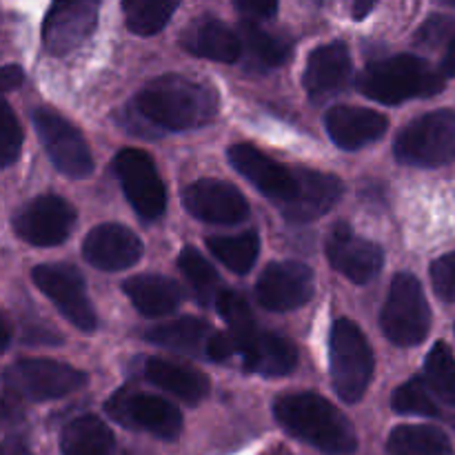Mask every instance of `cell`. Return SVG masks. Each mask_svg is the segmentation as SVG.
Returning <instances> with one entry per match:
<instances>
[{"label": "cell", "mask_w": 455, "mask_h": 455, "mask_svg": "<svg viewBox=\"0 0 455 455\" xmlns=\"http://www.w3.org/2000/svg\"><path fill=\"white\" fill-rule=\"evenodd\" d=\"M133 109L142 120L167 132H187L212 123L218 96L212 87L178 74H164L138 92Z\"/></svg>", "instance_id": "cell-1"}, {"label": "cell", "mask_w": 455, "mask_h": 455, "mask_svg": "<svg viewBox=\"0 0 455 455\" xmlns=\"http://www.w3.org/2000/svg\"><path fill=\"white\" fill-rule=\"evenodd\" d=\"M275 420L287 434L327 455H349L358 449V435L340 409L323 395L302 391L275 400Z\"/></svg>", "instance_id": "cell-2"}, {"label": "cell", "mask_w": 455, "mask_h": 455, "mask_svg": "<svg viewBox=\"0 0 455 455\" xmlns=\"http://www.w3.org/2000/svg\"><path fill=\"white\" fill-rule=\"evenodd\" d=\"M444 80L443 71L434 69L425 58L398 53L367 65L358 78V89L382 105H400L413 98L438 96Z\"/></svg>", "instance_id": "cell-3"}, {"label": "cell", "mask_w": 455, "mask_h": 455, "mask_svg": "<svg viewBox=\"0 0 455 455\" xmlns=\"http://www.w3.org/2000/svg\"><path fill=\"white\" fill-rule=\"evenodd\" d=\"M87 385V376L80 369L53 360H18L4 371L3 378V409L4 420H9L20 400L47 403L65 398Z\"/></svg>", "instance_id": "cell-4"}, {"label": "cell", "mask_w": 455, "mask_h": 455, "mask_svg": "<svg viewBox=\"0 0 455 455\" xmlns=\"http://www.w3.org/2000/svg\"><path fill=\"white\" fill-rule=\"evenodd\" d=\"M329 364L336 394L345 403H358L371 385L376 360L363 329L349 318L333 323L329 336Z\"/></svg>", "instance_id": "cell-5"}, {"label": "cell", "mask_w": 455, "mask_h": 455, "mask_svg": "<svg viewBox=\"0 0 455 455\" xmlns=\"http://www.w3.org/2000/svg\"><path fill=\"white\" fill-rule=\"evenodd\" d=\"M395 158L409 167L434 169L455 160V111L438 109L409 123L395 138Z\"/></svg>", "instance_id": "cell-6"}, {"label": "cell", "mask_w": 455, "mask_h": 455, "mask_svg": "<svg viewBox=\"0 0 455 455\" xmlns=\"http://www.w3.org/2000/svg\"><path fill=\"white\" fill-rule=\"evenodd\" d=\"M380 327L387 340L398 347H416L429 336L431 307L416 275H395L382 307Z\"/></svg>", "instance_id": "cell-7"}, {"label": "cell", "mask_w": 455, "mask_h": 455, "mask_svg": "<svg viewBox=\"0 0 455 455\" xmlns=\"http://www.w3.org/2000/svg\"><path fill=\"white\" fill-rule=\"evenodd\" d=\"M111 420L129 429L147 431L160 440H176L182 431V413L176 404L160 395L123 387L105 404Z\"/></svg>", "instance_id": "cell-8"}, {"label": "cell", "mask_w": 455, "mask_h": 455, "mask_svg": "<svg viewBox=\"0 0 455 455\" xmlns=\"http://www.w3.org/2000/svg\"><path fill=\"white\" fill-rule=\"evenodd\" d=\"M31 280L47 300L53 302L58 311L80 331H93L98 315L84 289V280L76 267L65 262L38 265L31 271Z\"/></svg>", "instance_id": "cell-9"}, {"label": "cell", "mask_w": 455, "mask_h": 455, "mask_svg": "<svg viewBox=\"0 0 455 455\" xmlns=\"http://www.w3.org/2000/svg\"><path fill=\"white\" fill-rule=\"evenodd\" d=\"M36 133L47 151L49 160L60 173L69 178H87L93 172V156L83 133L52 109H36L31 114Z\"/></svg>", "instance_id": "cell-10"}, {"label": "cell", "mask_w": 455, "mask_h": 455, "mask_svg": "<svg viewBox=\"0 0 455 455\" xmlns=\"http://www.w3.org/2000/svg\"><path fill=\"white\" fill-rule=\"evenodd\" d=\"M114 172L133 212L147 222L158 220L167 207V191L151 156L140 149H123L114 158Z\"/></svg>", "instance_id": "cell-11"}, {"label": "cell", "mask_w": 455, "mask_h": 455, "mask_svg": "<svg viewBox=\"0 0 455 455\" xmlns=\"http://www.w3.org/2000/svg\"><path fill=\"white\" fill-rule=\"evenodd\" d=\"M13 231L34 247H56L65 243L76 225V209L53 194L38 196L13 213Z\"/></svg>", "instance_id": "cell-12"}, {"label": "cell", "mask_w": 455, "mask_h": 455, "mask_svg": "<svg viewBox=\"0 0 455 455\" xmlns=\"http://www.w3.org/2000/svg\"><path fill=\"white\" fill-rule=\"evenodd\" d=\"M314 293V274L302 262H271L256 284V300L267 311H293L309 302Z\"/></svg>", "instance_id": "cell-13"}, {"label": "cell", "mask_w": 455, "mask_h": 455, "mask_svg": "<svg viewBox=\"0 0 455 455\" xmlns=\"http://www.w3.org/2000/svg\"><path fill=\"white\" fill-rule=\"evenodd\" d=\"M182 203L191 216L209 225H238L249 216V204L240 189L216 178H203L187 187Z\"/></svg>", "instance_id": "cell-14"}, {"label": "cell", "mask_w": 455, "mask_h": 455, "mask_svg": "<svg viewBox=\"0 0 455 455\" xmlns=\"http://www.w3.org/2000/svg\"><path fill=\"white\" fill-rule=\"evenodd\" d=\"M98 22V3L74 0L56 3L43 25V43L52 56H65L78 49L93 34Z\"/></svg>", "instance_id": "cell-15"}, {"label": "cell", "mask_w": 455, "mask_h": 455, "mask_svg": "<svg viewBox=\"0 0 455 455\" xmlns=\"http://www.w3.org/2000/svg\"><path fill=\"white\" fill-rule=\"evenodd\" d=\"M296 191L291 198L278 204L280 213L289 222H311L329 212L342 196V180L338 176L314 169H293Z\"/></svg>", "instance_id": "cell-16"}, {"label": "cell", "mask_w": 455, "mask_h": 455, "mask_svg": "<svg viewBox=\"0 0 455 455\" xmlns=\"http://www.w3.org/2000/svg\"><path fill=\"white\" fill-rule=\"evenodd\" d=\"M327 258L333 269L354 284L371 283L385 262L382 249L376 243L355 235L347 225L333 227L327 240Z\"/></svg>", "instance_id": "cell-17"}, {"label": "cell", "mask_w": 455, "mask_h": 455, "mask_svg": "<svg viewBox=\"0 0 455 455\" xmlns=\"http://www.w3.org/2000/svg\"><path fill=\"white\" fill-rule=\"evenodd\" d=\"M229 163L234 164L240 176L247 178L262 196L274 200L275 204L291 198L296 191V173L293 169L284 167L278 160L267 156L258 147L238 142L229 149Z\"/></svg>", "instance_id": "cell-18"}, {"label": "cell", "mask_w": 455, "mask_h": 455, "mask_svg": "<svg viewBox=\"0 0 455 455\" xmlns=\"http://www.w3.org/2000/svg\"><path fill=\"white\" fill-rule=\"evenodd\" d=\"M83 256L100 271H123L136 265L142 256V243L123 225H100L83 243Z\"/></svg>", "instance_id": "cell-19"}, {"label": "cell", "mask_w": 455, "mask_h": 455, "mask_svg": "<svg viewBox=\"0 0 455 455\" xmlns=\"http://www.w3.org/2000/svg\"><path fill=\"white\" fill-rule=\"evenodd\" d=\"M351 78V56L345 43H329L314 49L307 60L305 83L307 93L314 102H327L345 92Z\"/></svg>", "instance_id": "cell-20"}, {"label": "cell", "mask_w": 455, "mask_h": 455, "mask_svg": "<svg viewBox=\"0 0 455 455\" xmlns=\"http://www.w3.org/2000/svg\"><path fill=\"white\" fill-rule=\"evenodd\" d=\"M327 132L331 136L333 145L340 149L355 151L371 145L378 138L385 136L389 120L378 111L367 109V107H351L338 105L327 111Z\"/></svg>", "instance_id": "cell-21"}, {"label": "cell", "mask_w": 455, "mask_h": 455, "mask_svg": "<svg viewBox=\"0 0 455 455\" xmlns=\"http://www.w3.org/2000/svg\"><path fill=\"white\" fill-rule=\"evenodd\" d=\"M182 49L191 56L207 58L216 62H235L243 58V40L240 36L212 16H200L185 27L180 36Z\"/></svg>", "instance_id": "cell-22"}, {"label": "cell", "mask_w": 455, "mask_h": 455, "mask_svg": "<svg viewBox=\"0 0 455 455\" xmlns=\"http://www.w3.org/2000/svg\"><path fill=\"white\" fill-rule=\"evenodd\" d=\"M140 373L149 385L167 391L185 404L203 403L212 389V382L203 371L164 358H147Z\"/></svg>", "instance_id": "cell-23"}, {"label": "cell", "mask_w": 455, "mask_h": 455, "mask_svg": "<svg viewBox=\"0 0 455 455\" xmlns=\"http://www.w3.org/2000/svg\"><path fill=\"white\" fill-rule=\"evenodd\" d=\"M123 291L147 318H163V315L173 314L182 302L180 287L164 275H133L124 280Z\"/></svg>", "instance_id": "cell-24"}, {"label": "cell", "mask_w": 455, "mask_h": 455, "mask_svg": "<svg viewBox=\"0 0 455 455\" xmlns=\"http://www.w3.org/2000/svg\"><path fill=\"white\" fill-rule=\"evenodd\" d=\"M213 333L216 331L203 318L185 315V318H178L173 323L147 329L145 340L151 342V345L163 347V349L178 351V354L204 355L207 358V349Z\"/></svg>", "instance_id": "cell-25"}, {"label": "cell", "mask_w": 455, "mask_h": 455, "mask_svg": "<svg viewBox=\"0 0 455 455\" xmlns=\"http://www.w3.org/2000/svg\"><path fill=\"white\" fill-rule=\"evenodd\" d=\"M216 309L218 314H220V318L227 323V329H229V336L231 340H234L235 351H238V355L244 363V360L251 355V351L256 349L262 333L260 329H258L247 298L240 296L238 291H222L220 296H218Z\"/></svg>", "instance_id": "cell-26"}, {"label": "cell", "mask_w": 455, "mask_h": 455, "mask_svg": "<svg viewBox=\"0 0 455 455\" xmlns=\"http://www.w3.org/2000/svg\"><path fill=\"white\" fill-rule=\"evenodd\" d=\"M244 369L265 378H280L293 371L298 364V349L287 336L275 331H262L256 349L244 360Z\"/></svg>", "instance_id": "cell-27"}, {"label": "cell", "mask_w": 455, "mask_h": 455, "mask_svg": "<svg viewBox=\"0 0 455 455\" xmlns=\"http://www.w3.org/2000/svg\"><path fill=\"white\" fill-rule=\"evenodd\" d=\"M60 451L62 455H114L116 440L105 422L80 416L62 429Z\"/></svg>", "instance_id": "cell-28"}, {"label": "cell", "mask_w": 455, "mask_h": 455, "mask_svg": "<svg viewBox=\"0 0 455 455\" xmlns=\"http://www.w3.org/2000/svg\"><path fill=\"white\" fill-rule=\"evenodd\" d=\"M389 455H453L449 435L434 425H400L387 440Z\"/></svg>", "instance_id": "cell-29"}, {"label": "cell", "mask_w": 455, "mask_h": 455, "mask_svg": "<svg viewBox=\"0 0 455 455\" xmlns=\"http://www.w3.org/2000/svg\"><path fill=\"white\" fill-rule=\"evenodd\" d=\"M240 40H243V52L258 69H274L283 65L291 52V43L284 36L275 31L265 29L258 22L243 20L240 25Z\"/></svg>", "instance_id": "cell-30"}, {"label": "cell", "mask_w": 455, "mask_h": 455, "mask_svg": "<svg viewBox=\"0 0 455 455\" xmlns=\"http://www.w3.org/2000/svg\"><path fill=\"white\" fill-rule=\"evenodd\" d=\"M209 251L220 265L234 274L244 275L253 269L260 253V238L256 231H243L238 235H213L207 238Z\"/></svg>", "instance_id": "cell-31"}, {"label": "cell", "mask_w": 455, "mask_h": 455, "mask_svg": "<svg viewBox=\"0 0 455 455\" xmlns=\"http://www.w3.org/2000/svg\"><path fill=\"white\" fill-rule=\"evenodd\" d=\"M178 269L185 275V280L189 283L191 291H194L196 300L203 307H212L218 302L220 296V278H218V271L213 269L212 262L194 247H185L178 256Z\"/></svg>", "instance_id": "cell-32"}, {"label": "cell", "mask_w": 455, "mask_h": 455, "mask_svg": "<svg viewBox=\"0 0 455 455\" xmlns=\"http://www.w3.org/2000/svg\"><path fill=\"white\" fill-rule=\"evenodd\" d=\"M178 3H160V0H127L123 3L124 25L138 36H154L169 22Z\"/></svg>", "instance_id": "cell-33"}, {"label": "cell", "mask_w": 455, "mask_h": 455, "mask_svg": "<svg viewBox=\"0 0 455 455\" xmlns=\"http://www.w3.org/2000/svg\"><path fill=\"white\" fill-rule=\"evenodd\" d=\"M425 382L431 394L455 407V355L444 342H438L425 360Z\"/></svg>", "instance_id": "cell-34"}, {"label": "cell", "mask_w": 455, "mask_h": 455, "mask_svg": "<svg viewBox=\"0 0 455 455\" xmlns=\"http://www.w3.org/2000/svg\"><path fill=\"white\" fill-rule=\"evenodd\" d=\"M391 407L403 416H422V418H440L438 404H435L434 394L427 387L425 380H409L391 398Z\"/></svg>", "instance_id": "cell-35"}, {"label": "cell", "mask_w": 455, "mask_h": 455, "mask_svg": "<svg viewBox=\"0 0 455 455\" xmlns=\"http://www.w3.org/2000/svg\"><path fill=\"white\" fill-rule=\"evenodd\" d=\"M22 149V127L7 102L0 105V160L9 167L18 160Z\"/></svg>", "instance_id": "cell-36"}, {"label": "cell", "mask_w": 455, "mask_h": 455, "mask_svg": "<svg viewBox=\"0 0 455 455\" xmlns=\"http://www.w3.org/2000/svg\"><path fill=\"white\" fill-rule=\"evenodd\" d=\"M453 29H455L453 18L440 16L438 13V16H431L429 20L420 27V31H418V36H416V43L420 44V47H427V49L440 47V44H444V43L451 44V40L455 38Z\"/></svg>", "instance_id": "cell-37"}, {"label": "cell", "mask_w": 455, "mask_h": 455, "mask_svg": "<svg viewBox=\"0 0 455 455\" xmlns=\"http://www.w3.org/2000/svg\"><path fill=\"white\" fill-rule=\"evenodd\" d=\"M431 283L443 300L455 302V251L438 258L431 267Z\"/></svg>", "instance_id": "cell-38"}, {"label": "cell", "mask_w": 455, "mask_h": 455, "mask_svg": "<svg viewBox=\"0 0 455 455\" xmlns=\"http://www.w3.org/2000/svg\"><path fill=\"white\" fill-rule=\"evenodd\" d=\"M22 342L25 345H36V347H52L60 345L62 338L56 329H49L43 320H27L25 329H22Z\"/></svg>", "instance_id": "cell-39"}, {"label": "cell", "mask_w": 455, "mask_h": 455, "mask_svg": "<svg viewBox=\"0 0 455 455\" xmlns=\"http://www.w3.org/2000/svg\"><path fill=\"white\" fill-rule=\"evenodd\" d=\"M234 7L244 20L258 22V25L278 13V4L275 3H258V0H238V3H234Z\"/></svg>", "instance_id": "cell-40"}, {"label": "cell", "mask_w": 455, "mask_h": 455, "mask_svg": "<svg viewBox=\"0 0 455 455\" xmlns=\"http://www.w3.org/2000/svg\"><path fill=\"white\" fill-rule=\"evenodd\" d=\"M234 354H238V351H235V345L229 333H213L207 349V360H212V363H227V360L234 358Z\"/></svg>", "instance_id": "cell-41"}, {"label": "cell", "mask_w": 455, "mask_h": 455, "mask_svg": "<svg viewBox=\"0 0 455 455\" xmlns=\"http://www.w3.org/2000/svg\"><path fill=\"white\" fill-rule=\"evenodd\" d=\"M22 83V69L18 65H4L3 67V80H0V84H3L4 92H12V89H18Z\"/></svg>", "instance_id": "cell-42"}, {"label": "cell", "mask_w": 455, "mask_h": 455, "mask_svg": "<svg viewBox=\"0 0 455 455\" xmlns=\"http://www.w3.org/2000/svg\"><path fill=\"white\" fill-rule=\"evenodd\" d=\"M440 71H443L444 78H451V76H455V38L451 40V44L447 47V53H444L443 65H440Z\"/></svg>", "instance_id": "cell-43"}, {"label": "cell", "mask_w": 455, "mask_h": 455, "mask_svg": "<svg viewBox=\"0 0 455 455\" xmlns=\"http://www.w3.org/2000/svg\"><path fill=\"white\" fill-rule=\"evenodd\" d=\"M373 7H376L373 3H355L354 4V20H363L369 12H373Z\"/></svg>", "instance_id": "cell-44"}, {"label": "cell", "mask_w": 455, "mask_h": 455, "mask_svg": "<svg viewBox=\"0 0 455 455\" xmlns=\"http://www.w3.org/2000/svg\"><path fill=\"white\" fill-rule=\"evenodd\" d=\"M9 342H12V323L4 315L3 318V349H9Z\"/></svg>", "instance_id": "cell-45"}, {"label": "cell", "mask_w": 455, "mask_h": 455, "mask_svg": "<svg viewBox=\"0 0 455 455\" xmlns=\"http://www.w3.org/2000/svg\"><path fill=\"white\" fill-rule=\"evenodd\" d=\"M260 455H293V453L289 451L287 447H274V449H269V451H265V453H260Z\"/></svg>", "instance_id": "cell-46"}, {"label": "cell", "mask_w": 455, "mask_h": 455, "mask_svg": "<svg viewBox=\"0 0 455 455\" xmlns=\"http://www.w3.org/2000/svg\"><path fill=\"white\" fill-rule=\"evenodd\" d=\"M451 425H453V429H455V418H451Z\"/></svg>", "instance_id": "cell-47"}]
</instances>
